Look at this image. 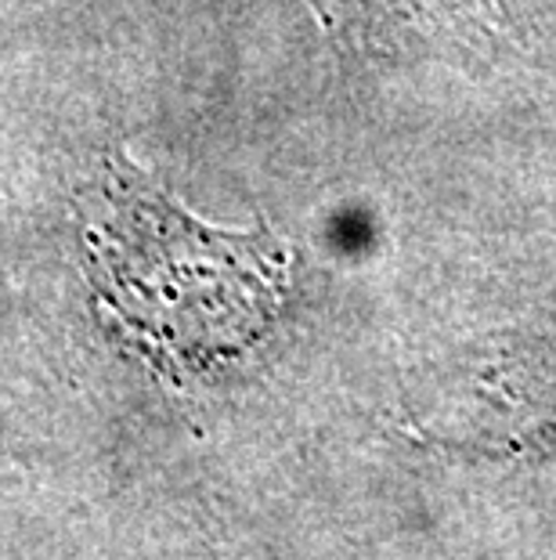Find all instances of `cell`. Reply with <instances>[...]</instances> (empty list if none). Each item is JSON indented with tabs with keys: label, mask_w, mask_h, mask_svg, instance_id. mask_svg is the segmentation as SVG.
I'll return each mask as SVG.
<instances>
[{
	"label": "cell",
	"mask_w": 556,
	"mask_h": 560,
	"mask_svg": "<svg viewBox=\"0 0 556 560\" xmlns=\"http://www.w3.org/2000/svg\"><path fill=\"white\" fill-rule=\"evenodd\" d=\"M307 4L336 40L362 44L380 37L383 30H390V22L409 19L419 0H307Z\"/></svg>",
	"instance_id": "7a4b0ae2"
},
{
	"label": "cell",
	"mask_w": 556,
	"mask_h": 560,
	"mask_svg": "<svg viewBox=\"0 0 556 560\" xmlns=\"http://www.w3.org/2000/svg\"><path fill=\"white\" fill-rule=\"evenodd\" d=\"M84 271L120 340L167 373H199L257 343L282 312L293 246L257 224L217 229L109 149L76 196Z\"/></svg>",
	"instance_id": "6da1fadb"
}]
</instances>
